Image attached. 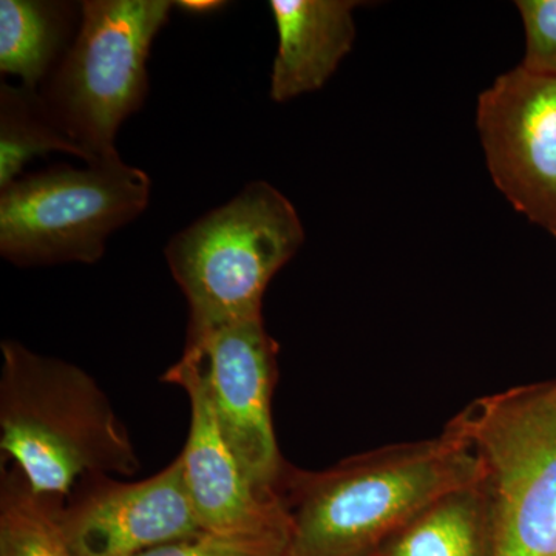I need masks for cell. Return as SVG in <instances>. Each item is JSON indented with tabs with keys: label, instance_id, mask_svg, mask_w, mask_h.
Masks as SVG:
<instances>
[{
	"label": "cell",
	"instance_id": "cell-1",
	"mask_svg": "<svg viewBox=\"0 0 556 556\" xmlns=\"http://www.w3.org/2000/svg\"><path fill=\"white\" fill-rule=\"evenodd\" d=\"M482 479L477 450L450 424L439 438L350 457L328 470L287 466L277 489L291 521L285 556H376L431 504Z\"/></svg>",
	"mask_w": 556,
	"mask_h": 556
},
{
	"label": "cell",
	"instance_id": "cell-2",
	"mask_svg": "<svg viewBox=\"0 0 556 556\" xmlns=\"http://www.w3.org/2000/svg\"><path fill=\"white\" fill-rule=\"evenodd\" d=\"M2 466L33 492L65 503L87 478L131 477L139 459L126 427L97 380L83 368L2 342Z\"/></svg>",
	"mask_w": 556,
	"mask_h": 556
},
{
	"label": "cell",
	"instance_id": "cell-3",
	"mask_svg": "<svg viewBox=\"0 0 556 556\" xmlns=\"http://www.w3.org/2000/svg\"><path fill=\"white\" fill-rule=\"evenodd\" d=\"M305 229L291 201L266 181L175 233L167 265L189 305L188 338L262 316L269 281L298 254Z\"/></svg>",
	"mask_w": 556,
	"mask_h": 556
},
{
	"label": "cell",
	"instance_id": "cell-4",
	"mask_svg": "<svg viewBox=\"0 0 556 556\" xmlns=\"http://www.w3.org/2000/svg\"><path fill=\"white\" fill-rule=\"evenodd\" d=\"M67 54L42 84L50 118L89 164L119 159L121 124L144 104L153 40L169 22V0H86Z\"/></svg>",
	"mask_w": 556,
	"mask_h": 556
},
{
	"label": "cell",
	"instance_id": "cell-5",
	"mask_svg": "<svg viewBox=\"0 0 556 556\" xmlns=\"http://www.w3.org/2000/svg\"><path fill=\"white\" fill-rule=\"evenodd\" d=\"M450 426L481 457L493 556H556V405L544 386L479 399Z\"/></svg>",
	"mask_w": 556,
	"mask_h": 556
},
{
	"label": "cell",
	"instance_id": "cell-6",
	"mask_svg": "<svg viewBox=\"0 0 556 556\" xmlns=\"http://www.w3.org/2000/svg\"><path fill=\"white\" fill-rule=\"evenodd\" d=\"M149 199L148 174L121 159L14 179L0 189V254L20 268L91 265Z\"/></svg>",
	"mask_w": 556,
	"mask_h": 556
},
{
	"label": "cell",
	"instance_id": "cell-7",
	"mask_svg": "<svg viewBox=\"0 0 556 556\" xmlns=\"http://www.w3.org/2000/svg\"><path fill=\"white\" fill-rule=\"evenodd\" d=\"M219 430L260 492L278 495L283 463L274 433L270 397L277 378V343L263 318L252 317L188 338Z\"/></svg>",
	"mask_w": 556,
	"mask_h": 556
},
{
	"label": "cell",
	"instance_id": "cell-8",
	"mask_svg": "<svg viewBox=\"0 0 556 556\" xmlns=\"http://www.w3.org/2000/svg\"><path fill=\"white\" fill-rule=\"evenodd\" d=\"M479 138L497 190L556 239V78L521 65L478 98Z\"/></svg>",
	"mask_w": 556,
	"mask_h": 556
},
{
	"label": "cell",
	"instance_id": "cell-9",
	"mask_svg": "<svg viewBox=\"0 0 556 556\" xmlns=\"http://www.w3.org/2000/svg\"><path fill=\"white\" fill-rule=\"evenodd\" d=\"M58 518L73 556H135L204 533L181 459L144 481L84 479Z\"/></svg>",
	"mask_w": 556,
	"mask_h": 556
},
{
	"label": "cell",
	"instance_id": "cell-10",
	"mask_svg": "<svg viewBox=\"0 0 556 556\" xmlns=\"http://www.w3.org/2000/svg\"><path fill=\"white\" fill-rule=\"evenodd\" d=\"M163 380L189 397L188 442L179 459L204 532L226 536H288L291 521L280 495H266L249 481L229 447L208 399L199 364L182 354Z\"/></svg>",
	"mask_w": 556,
	"mask_h": 556
},
{
	"label": "cell",
	"instance_id": "cell-11",
	"mask_svg": "<svg viewBox=\"0 0 556 556\" xmlns=\"http://www.w3.org/2000/svg\"><path fill=\"white\" fill-rule=\"evenodd\" d=\"M354 0H273L278 47L270 98L287 102L320 90L356 40Z\"/></svg>",
	"mask_w": 556,
	"mask_h": 556
},
{
	"label": "cell",
	"instance_id": "cell-12",
	"mask_svg": "<svg viewBox=\"0 0 556 556\" xmlns=\"http://www.w3.org/2000/svg\"><path fill=\"white\" fill-rule=\"evenodd\" d=\"M83 3L65 0L0 2V72L38 90L67 54L79 30Z\"/></svg>",
	"mask_w": 556,
	"mask_h": 556
},
{
	"label": "cell",
	"instance_id": "cell-13",
	"mask_svg": "<svg viewBox=\"0 0 556 556\" xmlns=\"http://www.w3.org/2000/svg\"><path fill=\"white\" fill-rule=\"evenodd\" d=\"M376 556H493L492 510L484 479L431 504Z\"/></svg>",
	"mask_w": 556,
	"mask_h": 556
},
{
	"label": "cell",
	"instance_id": "cell-14",
	"mask_svg": "<svg viewBox=\"0 0 556 556\" xmlns=\"http://www.w3.org/2000/svg\"><path fill=\"white\" fill-rule=\"evenodd\" d=\"M50 152H64L89 164L83 152L50 118L39 91L0 86V189L20 178L25 164Z\"/></svg>",
	"mask_w": 556,
	"mask_h": 556
},
{
	"label": "cell",
	"instance_id": "cell-15",
	"mask_svg": "<svg viewBox=\"0 0 556 556\" xmlns=\"http://www.w3.org/2000/svg\"><path fill=\"white\" fill-rule=\"evenodd\" d=\"M64 503L33 492L13 466L0 479V556H73L58 511Z\"/></svg>",
	"mask_w": 556,
	"mask_h": 556
},
{
	"label": "cell",
	"instance_id": "cell-16",
	"mask_svg": "<svg viewBox=\"0 0 556 556\" xmlns=\"http://www.w3.org/2000/svg\"><path fill=\"white\" fill-rule=\"evenodd\" d=\"M288 536H226L201 533L135 556H285Z\"/></svg>",
	"mask_w": 556,
	"mask_h": 556
},
{
	"label": "cell",
	"instance_id": "cell-17",
	"mask_svg": "<svg viewBox=\"0 0 556 556\" xmlns=\"http://www.w3.org/2000/svg\"><path fill=\"white\" fill-rule=\"evenodd\" d=\"M526 33L521 67L556 78V0H518Z\"/></svg>",
	"mask_w": 556,
	"mask_h": 556
},
{
	"label": "cell",
	"instance_id": "cell-18",
	"mask_svg": "<svg viewBox=\"0 0 556 556\" xmlns=\"http://www.w3.org/2000/svg\"><path fill=\"white\" fill-rule=\"evenodd\" d=\"M178 9L190 11V13H208V11H215L225 7V2L219 0H181V2L175 3Z\"/></svg>",
	"mask_w": 556,
	"mask_h": 556
},
{
	"label": "cell",
	"instance_id": "cell-19",
	"mask_svg": "<svg viewBox=\"0 0 556 556\" xmlns=\"http://www.w3.org/2000/svg\"><path fill=\"white\" fill-rule=\"evenodd\" d=\"M544 391H546L547 401L556 405V382L544 386Z\"/></svg>",
	"mask_w": 556,
	"mask_h": 556
}]
</instances>
